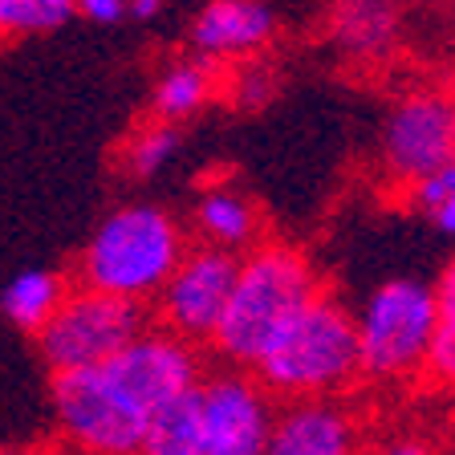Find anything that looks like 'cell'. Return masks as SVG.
Instances as JSON below:
<instances>
[{
    "instance_id": "7a4b0ae2",
    "label": "cell",
    "mask_w": 455,
    "mask_h": 455,
    "mask_svg": "<svg viewBox=\"0 0 455 455\" xmlns=\"http://www.w3.org/2000/svg\"><path fill=\"white\" fill-rule=\"evenodd\" d=\"M256 382L276 398H333L358 382L354 313L333 293H313L252 362Z\"/></svg>"
},
{
    "instance_id": "7c38bea8",
    "label": "cell",
    "mask_w": 455,
    "mask_h": 455,
    "mask_svg": "<svg viewBox=\"0 0 455 455\" xmlns=\"http://www.w3.org/2000/svg\"><path fill=\"white\" fill-rule=\"evenodd\" d=\"M265 455H358V423L333 398H284Z\"/></svg>"
},
{
    "instance_id": "e0dca14e",
    "label": "cell",
    "mask_w": 455,
    "mask_h": 455,
    "mask_svg": "<svg viewBox=\"0 0 455 455\" xmlns=\"http://www.w3.org/2000/svg\"><path fill=\"white\" fill-rule=\"evenodd\" d=\"M180 151H183V126L151 118V123L142 126V131H134L131 142H126L123 171L131 180H155Z\"/></svg>"
},
{
    "instance_id": "277c9868",
    "label": "cell",
    "mask_w": 455,
    "mask_h": 455,
    "mask_svg": "<svg viewBox=\"0 0 455 455\" xmlns=\"http://www.w3.org/2000/svg\"><path fill=\"white\" fill-rule=\"evenodd\" d=\"M435 284L419 276H395L366 297L354 317L358 333V379L403 382L423 374L427 341L435 330Z\"/></svg>"
},
{
    "instance_id": "8992f818",
    "label": "cell",
    "mask_w": 455,
    "mask_h": 455,
    "mask_svg": "<svg viewBox=\"0 0 455 455\" xmlns=\"http://www.w3.org/2000/svg\"><path fill=\"white\" fill-rule=\"evenodd\" d=\"M147 325H151V305L77 284V289H66V297L57 301V309L41 322L33 338H37L41 362L53 374V370L102 366Z\"/></svg>"
},
{
    "instance_id": "4fadbf2b",
    "label": "cell",
    "mask_w": 455,
    "mask_h": 455,
    "mask_svg": "<svg viewBox=\"0 0 455 455\" xmlns=\"http://www.w3.org/2000/svg\"><path fill=\"white\" fill-rule=\"evenodd\" d=\"M330 45L358 66L390 57L398 45V0H333Z\"/></svg>"
},
{
    "instance_id": "8fae6325",
    "label": "cell",
    "mask_w": 455,
    "mask_h": 455,
    "mask_svg": "<svg viewBox=\"0 0 455 455\" xmlns=\"http://www.w3.org/2000/svg\"><path fill=\"white\" fill-rule=\"evenodd\" d=\"M276 37V12L268 0H212L188 28V45L212 66H232L265 53Z\"/></svg>"
},
{
    "instance_id": "5b68a950",
    "label": "cell",
    "mask_w": 455,
    "mask_h": 455,
    "mask_svg": "<svg viewBox=\"0 0 455 455\" xmlns=\"http://www.w3.org/2000/svg\"><path fill=\"white\" fill-rule=\"evenodd\" d=\"M53 423L74 455H139L147 443V411L123 395L102 366L53 370Z\"/></svg>"
},
{
    "instance_id": "2e32d148",
    "label": "cell",
    "mask_w": 455,
    "mask_h": 455,
    "mask_svg": "<svg viewBox=\"0 0 455 455\" xmlns=\"http://www.w3.org/2000/svg\"><path fill=\"white\" fill-rule=\"evenodd\" d=\"M66 276L49 273V268H25L17 273L4 289H0V313L9 317L17 330L37 333L41 322L57 309V301L66 297Z\"/></svg>"
},
{
    "instance_id": "44dd1931",
    "label": "cell",
    "mask_w": 455,
    "mask_h": 455,
    "mask_svg": "<svg viewBox=\"0 0 455 455\" xmlns=\"http://www.w3.org/2000/svg\"><path fill=\"white\" fill-rule=\"evenodd\" d=\"M276 94V69L268 66L265 57H244V61H232V74H228V102L236 110H260L268 106Z\"/></svg>"
},
{
    "instance_id": "d4e9b609",
    "label": "cell",
    "mask_w": 455,
    "mask_h": 455,
    "mask_svg": "<svg viewBox=\"0 0 455 455\" xmlns=\"http://www.w3.org/2000/svg\"><path fill=\"white\" fill-rule=\"evenodd\" d=\"M139 455H204V451H196V447H155V443H147Z\"/></svg>"
},
{
    "instance_id": "9c48e42d",
    "label": "cell",
    "mask_w": 455,
    "mask_h": 455,
    "mask_svg": "<svg viewBox=\"0 0 455 455\" xmlns=\"http://www.w3.org/2000/svg\"><path fill=\"white\" fill-rule=\"evenodd\" d=\"M455 151V110L443 90H407L382 123V167L407 188L419 175L447 167Z\"/></svg>"
},
{
    "instance_id": "603a6c76",
    "label": "cell",
    "mask_w": 455,
    "mask_h": 455,
    "mask_svg": "<svg viewBox=\"0 0 455 455\" xmlns=\"http://www.w3.org/2000/svg\"><path fill=\"white\" fill-rule=\"evenodd\" d=\"M163 4H167V0H126V20L151 25V20L163 17Z\"/></svg>"
},
{
    "instance_id": "7402d4cb",
    "label": "cell",
    "mask_w": 455,
    "mask_h": 455,
    "mask_svg": "<svg viewBox=\"0 0 455 455\" xmlns=\"http://www.w3.org/2000/svg\"><path fill=\"white\" fill-rule=\"evenodd\" d=\"M74 17H85L94 25H123L126 0H74Z\"/></svg>"
},
{
    "instance_id": "52a82bcc",
    "label": "cell",
    "mask_w": 455,
    "mask_h": 455,
    "mask_svg": "<svg viewBox=\"0 0 455 455\" xmlns=\"http://www.w3.org/2000/svg\"><path fill=\"white\" fill-rule=\"evenodd\" d=\"M276 403L252 370H204L196 382V451L265 455Z\"/></svg>"
},
{
    "instance_id": "ac0fdd59",
    "label": "cell",
    "mask_w": 455,
    "mask_h": 455,
    "mask_svg": "<svg viewBox=\"0 0 455 455\" xmlns=\"http://www.w3.org/2000/svg\"><path fill=\"white\" fill-rule=\"evenodd\" d=\"M74 20V0H0V41L37 37Z\"/></svg>"
},
{
    "instance_id": "cb8c5ba5",
    "label": "cell",
    "mask_w": 455,
    "mask_h": 455,
    "mask_svg": "<svg viewBox=\"0 0 455 455\" xmlns=\"http://www.w3.org/2000/svg\"><path fill=\"white\" fill-rule=\"evenodd\" d=\"M379 455H435V451H431L427 439H419V435H398V439H390Z\"/></svg>"
},
{
    "instance_id": "5bb4252c",
    "label": "cell",
    "mask_w": 455,
    "mask_h": 455,
    "mask_svg": "<svg viewBox=\"0 0 455 455\" xmlns=\"http://www.w3.org/2000/svg\"><path fill=\"white\" fill-rule=\"evenodd\" d=\"M196 228L204 244L244 252L260 240V212L236 183H208L196 199Z\"/></svg>"
},
{
    "instance_id": "ffe728a7",
    "label": "cell",
    "mask_w": 455,
    "mask_h": 455,
    "mask_svg": "<svg viewBox=\"0 0 455 455\" xmlns=\"http://www.w3.org/2000/svg\"><path fill=\"white\" fill-rule=\"evenodd\" d=\"M407 196L419 212H423L431 224H435L439 236H451L455 232V167L431 171V175H419L407 183Z\"/></svg>"
},
{
    "instance_id": "30bf717a",
    "label": "cell",
    "mask_w": 455,
    "mask_h": 455,
    "mask_svg": "<svg viewBox=\"0 0 455 455\" xmlns=\"http://www.w3.org/2000/svg\"><path fill=\"white\" fill-rule=\"evenodd\" d=\"M102 374L151 415L167 398L196 387L204 374V362H199V346L151 322L139 338H131L123 350L102 362Z\"/></svg>"
},
{
    "instance_id": "6da1fadb",
    "label": "cell",
    "mask_w": 455,
    "mask_h": 455,
    "mask_svg": "<svg viewBox=\"0 0 455 455\" xmlns=\"http://www.w3.org/2000/svg\"><path fill=\"white\" fill-rule=\"evenodd\" d=\"M322 289V276L301 248L252 244L248 252H240L236 281L228 289L224 313H220L208 346L228 366L252 370V362L289 325V317Z\"/></svg>"
},
{
    "instance_id": "484cf974",
    "label": "cell",
    "mask_w": 455,
    "mask_h": 455,
    "mask_svg": "<svg viewBox=\"0 0 455 455\" xmlns=\"http://www.w3.org/2000/svg\"><path fill=\"white\" fill-rule=\"evenodd\" d=\"M0 455H57L49 447H0Z\"/></svg>"
},
{
    "instance_id": "ba28073f",
    "label": "cell",
    "mask_w": 455,
    "mask_h": 455,
    "mask_svg": "<svg viewBox=\"0 0 455 455\" xmlns=\"http://www.w3.org/2000/svg\"><path fill=\"white\" fill-rule=\"evenodd\" d=\"M236 265L240 252H228V248H183L180 265L171 268V276L151 301V322L171 330L175 338L191 341V346H208L220 313H224L228 289L236 281Z\"/></svg>"
},
{
    "instance_id": "d6986e66",
    "label": "cell",
    "mask_w": 455,
    "mask_h": 455,
    "mask_svg": "<svg viewBox=\"0 0 455 455\" xmlns=\"http://www.w3.org/2000/svg\"><path fill=\"white\" fill-rule=\"evenodd\" d=\"M435 330H431V341H427V358H423V374L427 379L447 382L455 370V273L443 268L435 281Z\"/></svg>"
},
{
    "instance_id": "9a60e30c",
    "label": "cell",
    "mask_w": 455,
    "mask_h": 455,
    "mask_svg": "<svg viewBox=\"0 0 455 455\" xmlns=\"http://www.w3.org/2000/svg\"><path fill=\"white\" fill-rule=\"evenodd\" d=\"M216 94V66L204 57H175L159 69L151 85V118L159 123H188Z\"/></svg>"
},
{
    "instance_id": "3957f363",
    "label": "cell",
    "mask_w": 455,
    "mask_h": 455,
    "mask_svg": "<svg viewBox=\"0 0 455 455\" xmlns=\"http://www.w3.org/2000/svg\"><path fill=\"white\" fill-rule=\"evenodd\" d=\"M183 248H188V236L167 208L126 204V208H114L82 248L77 284L151 305L171 268L180 265Z\"/></svg>"
}]
</instances>
